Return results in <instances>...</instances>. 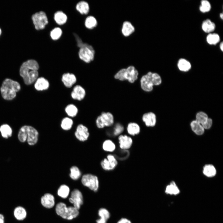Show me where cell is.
Returning <instances> with one entry per match:
<instances>
[{
	"mask_svg": "<svg viewBox=\"0 0 223 223\" xmlns=\"http://www.w3.org/2000/svg\"><path fill=\"white\" fill-rule=\"evenodd\" d=\"M0 131L3 137L7 138L11 136L12 130L11 127L7 124H3L0 127Z\"/></svg>",
	"mask_w": 223,
	"mask_h": 223,
	"instance_id": "obj_36",
	"label": "cell"
},
{
	"mask_svg": "<svg viewBox=\"0 0 223 223\" xmlns=\"http://www.w3.org/2000/svg\"><path fill=\"white\" fill-rule=\"evenodd\" d=\"M41 203L44 207L50 208L53 207L55 204V198L50 193H46L41 198Z\"/></svg>",
	"mask_w": 223,
	"mask_h": 223,
	"instance_id": "obj_19",
	"label": "cell"
},
{
	"mask_svg": "<svg viewBox=\"0 0 223 223\" xmlns=\"http://www.w3.org/2000/svg\"><path fill=\"white\" fill-rule=\"evenodd\" d=\"M190 126L193 131L198 135L203 134L204 129L202 125L196 120H193L190 123Z\"/></svg>",
	"mask_w": 223,
	"mask_h": 223,
	"instance_id": "obj_27",
	"label": "cell"
},
{
	"mask_svg": "<svg viewBox=\"0 0 223 223\" xmlns=\"http://www.w3.org/2000/svg\"><path fill=\"white\" fill-rule=\"evenodd\" d=\"M34 87L38 91H42L48 90L50 87L49 81L43 77L38 78L35 81Z\"/></svg>",
	"mask_w": 223,
	"mask_h": 223,
	"instance_id": "obj_18",
	"label": "cell"
},
{
	"mask_svg": "<svg viewBox=\"0 0 223 223\" xmlns=\"http://www.w3.org/2000/svg\"><path fill=\"white\" fill-rule=\"evenodd\" d=\"M4 222V217L2 215L0 214V223Z\"/></svg>",
	"mask_w": 223,
	"mask_h": 223,
	"instance_id": "obj_44",
	"label": "cell"
},
{
	"mask_svg": "<svg viewBox=\"0 0 223 223\" xmlns=\"http://www.w3.org/2000/svg\"><path fill=\"white\" fill-rule=\"evenodd\" d=\"M138 72L133 66H129L126 68L120 70L115 75L114 77L120 81L127 80L131 83H134L138 78Z\"/></svg>",
	"mask_w": 223,
	"mask_h": 223,
	"instance_id": "obj_4",
	"label": "cell"
},
{
	"mask_svg": "<svg viewBox=\"0 0 223 223\" xmlns=\"http://www.w3.org/2000/svg\"><path fill=\"white\" fill-rule=\"evenodd\" d=\"M70 192V189L68 186L65 185H61L58 190V195L61 197L65 199L69 195Z\"/></svg>",
	"mask_w": 223,
	"mask_h": 223,
	"instance_id": "obj_37",
	"label": "cell"
},
{
	"mask_svg": "<svg viewBox=\"0 0 223 223\" xmlns=\"http://www.w3.org/2000/svg\"><path fill=\"white\" fill-rule=\"evenodd\" d=\"M206 41L210 45H215L220 41L219 35L216 33H208L206 37Z\"/></svg>",
	"mask_w": 223,
	"mask_h": 223,
	"instance_id": "obj_34",
	"label": "cell"
},
{
	"mask_svg": "<svg viewBox=\"0 0 223 223\" xmlns=\"http://www.w3.org/2000/svg\"><path fill=\"white\" fill-rule=\"evenodd\" d=\"M114 122L113 115L109 112H103L98 116L96 120L97 127L102 129L105 127H109L112 125Z\"/></svg>",
	"mask_w": 223,
	"mask_h": 223,
	"instance_id": "obj_9",
	"label": "cell"
},
{
	"mask_svg": "<svg viewBox=\"0 0 223 223\" xmlns=\"http://www.w3.org/2000/svg\"><path fill=\"white\" fill-rule=\"evenodd\" d=\"M98 214L100 218L96 220L97 223H107V221L110 216L109 212L105 208H101L98 211Z\"/></svg>",
	"mask_w": 223,
	"mask_h": 223,
	"instance_id": "obj_25",
	"label": "cell"
},
{
	"mask_svg": "<svg viewBox=\"0 0 223 223\" xmlns=\"http://www.w3.org/2000/svg\"><path fill=\"white\" fill-rule=\"evenodd\" d=\"M54 18L55 22L59 25L65 24L68 19L67 15L61 11H58L55 13Z\"/></svg>",
	"mask_w": 223,
	"mask_h": 223,
	"instance_id": "obj_23",
	"label": "cell"
},
{
	"mask_svg": "<svg viewBox=\"0 0 223 223\" xmlns=\"http://www.w3.org/2000/svg\"><path fill=\"white\" fill-rule=\"evenodd\" d=\"M201 28L203 30L207 33H212L216 28L215 24L210 20L207 19L202 22Z\"/></svg>",
	"mask_w": 223,
	"mask_h": 223,
	"instance_id": "obj_21",
	"label": "cell"
},
{
	"mask_svg": "<svg viewBox=\"0 0 223 223\" xmlns=\"http://www.w3.org/2000/svg\"><path fill=\"white\" fill-rule=\"evenodd\" d=\"M119 146L120 149L124 150L129 149L133 144L132 138L126 135H120L118 138Z\"/></svg>",
	"mask_w": 223,
	"mask_h": 223,
	"instance_id": "obj_16",
	"label": "cell"
},
{
	"mask_svg": "<svg viewBox=\"0 0 223 223\" xmlns=\"http://www.w3.org/2000/svg\"><path fill=\"white\" fill-rule=\"evenodd\" d=\"M1 33H2V31H1V28H0V36L1 35Z\"/></svg>",
	"mask_w": 223,
	"mask_h": 223,
	"instance_id": "obj_47",
	"label": "cell"
},
{
	"mask_svg": "<svg viewBox=\"0 0 223 223\" xmlns=\"http://www.w3.org/2000/svg\"><path fill=\"white\" fill-rule=\"evenodd\" d=\"M98 24V21L96 18L92 15L87 16L85 19V27L90 29H93Z\"/></svg>",
	"mask_w": 223,
	"mask_h": 223,
	"instance_id": "obj_31",
	"label": "cell"
},
{
	"mask_svg": "<svg viewBox=\"0 0 223 223\" xmlns=\"http://www.w3.org/2000/svg\"><path fill=\"white\" fill-rule=\"evenodd\" d=\"M76 10L82 15H86L90 11V6L88 3L85 1H81L76 5Z\"/></svg>",
	"mask_w": 223,
	"mask_h": 223,
	"instance_id": "obj_22",
	"label": "cell"
},
{
	"mask_svg": "<svg viewBox=\"0 0 223 223\" xmlns=\"http://www.w3.org/2000/svg\"><path fill=\"white\" fill-rule=\"evenodd\" d=\"M103 169L106 171H111L115 169L118 164L116 158L112 154H109L106 158L102 160L100 163Z\"/></svg>",
	"mask_w": 223,
	"mask_h": 223,
	"instance_id": "obj_11",
	"label": "cell"
},
{
	"mask_svg": "<svg viewBox=\"0 0 223 223\" xmlns=\"http://www.w3.org/2000/svg\"><path fill=\"white\" fill-rule=\"evenodd\" d=\"M79 58L86 63H89L94 59L95 51L91 45L80 48L78 52Z\"/></svg>",
	"mask_w": 223,
	"mask_h": 223,
	"instance_id": "obj_7",
	"label": "cell"
},
{
	"mask_svg": "<svg viewBox=\"0 0 223 223\" xmlns=\"http://www.w3.org/2000/svg\"><path fill=\"white\" fill-rule=\"evenodd\" d=\"M196 120L203 126L208 121L209 118L207 114L202 112L198 113L196 115Z\"/></svg>",
	"mask_w": 223,
	"mask_h": 223,
	"instance_id": "obj_38",
	"label": "cell"
},
{
	"mask_svg": "<svg viewBox=\"0 0 223 223\" xmlns=\"http://www.w3.org/2000/svg\"><path fill=\"white\" fill-rule=\"evenodd\" d=\"M81 182L84 186L94 192L97 191L98 190L99 181L96 175L91 174H84L82 177Z\"/></svg>",
	"mask_w": 223,
	"mask_h": 223,
	"instance_id": "obj_8",
	"label": "cell"
},
{
	"mask_svg": "<svg viewBox=\"0 0 223 223\" xmlns=\"http://www.w3.org/2000/svg\"><path fill=\"white\" fill-rule=\"evenodd\" d=\"M135 31V27L130 21L125 20L123 22L121 32L124 36L126 37H129L134 33Z\"/></svg>",
	"mask_w": 223,
	"mask_h": 223,
	"instance_id": "obj_17",
	"label": "cell"
},
{
	"mask_svg": "<svg viewBox=\"0 0 223 223\" xmlns=\"http://www.w3.org/2000/svg\"><path fill=\"white\" fill-rule=\"evenodd\" d=\"M211 6L210 2L207 0H202L199 7V11L202 13H206L211 10Z\"/></svg>",
	"mask_w": 223,
	"mask_h": 223,
	"instance_id": "obj_41",
	"label": "cell"
},
{
	"mask_svg": "<svg viewBox=\"0 0 223 223\" xmlns=\"http://www.w3.org/2000/svg\"><path fill=\"white\" fill-rule=\"evenodd\" d=\"M74 134L76 138L81 142L86 141L90 135L88 128L82 124L77 126Z\"/></svg>",
	"mask_w": 223,
	"mask_h": 223,
	"instance_id": "obj_13",
	"label": "cell"
},
{
	"mask_svg": "<svg viewBox=\"0 0 223 223\" xmlns=\"http://www.w3.org/2000/svg\"><path fill=\"white\" fill-rule=\"evenodd\" d=\"M73 123V121L70 117H66L62 119L61 122L60 126L63 130L68 131L72 128Z\"/></svg>",
	"mask_w": 223,
	"mask_h": 223,
	"instance_id": "obj_32",
	"label": "cell"
},
{
	"mask_svg": "<svg viewBox=\"0 0 223 223\" xmlns=\"http://www.w3.org/2000/svg\"><path fill=\"white\" fill-rule=\"evenodd\" d=\"M62 34V29L59 27H57L53 29L50 32V36L51 38L54 40L59 39Z\"/></svg>",
	"mask_w": 223,
	"mask_h": 223,
	"instance_id": "obj_40",
	"label": "cell"
},
{
	"mask_svg": "<svg viewBox=\"0 0 223 223\" xmlns=\"http://www.w3.org/2000/svg\"><path fill=\"white\" fill-rule=\"evenodd\" d=\"M69 201L73 204L75 208L78 210L83 203V197L81 192L78 189H74L71 193Z\"/></svg>",
	"mask_w": 223,
	"mask_h": 223,
	"instance_id": "obj_12",
	"label": "cell"
},
{
	"mask_svg": "<svg viewBox=\"0 0 223 223\" xmlns=\"http://www.w3.org/2000/svg\"><path fill=\"white\" fill-rule=\"evenodd\" d=\"M81 172L77 166H73L70 168L69 176L72 180H78L81 177Z\"/></svg>",
	"mask_w": 223,
	"mask_h": 223,
	"instance_id": "obj_39",
	"label": "cell"
},
{
	"mask_svg": "<svg viewBox=\"0 0 223 223\" xmlns=\"http://www.w3.org/2000/svg\"><path fill=\"white\" fill-rule=\"evenodd\" d=\"M220 48L221 50L223 51V42H221L220 45Z\"/></svg>",
	"mask_w": 223,
	"mask_h": 223,
	"instance_id": "obj_45",
	"label": "cell"
},
{
	"mask_svg": "<svg viewBox=\"0 0 223 223\" xmlns=\"http://www.w3.org/2000/svg\"><path fill=\"white\" fill-rule=\"evenodd\" d=\"M102 148L103 149L106 151L112 152L116 149V146L112 140L107 139L103 142Z\"/></svg>",
	"mask_w": 223,
	"mask_h": 223,
	"instance_id": "obj_35",
	"label": "cell"
},
{
	"mask_svg": "<svg viewBox=\"0 0 223 223\" xmlns=\"http://www.w3.org/2000/svg\"><path fill=\"white\" fill-rule=\"evenodd\" d=\"M61 81L65 87L70 88L76 83L77 78L74 74L71 73L66 72L62 75Z\"/></svg>",
	"mask_w": 223,
	"mask_h": 223,
	"instance_id": "obj_15",
	"label": "cell"
},
{
	"mask_svg": "<svg viewBox=\"0 0 223 223\" xmlns=\"http://www.w3.org/2000/svg\"><path fill=\"white\" fill-rule=\"evenodd\" d=\"M32 19L35 28L37 30L44 29L48 23L47 15L44 11H39L33 14Z\"/></svg>",
	"mask_w": 223,
	"mask_h": 223,
	"instance_id": "obj_6",
	"label": "cell"
},
{
	"mask_svg": "<svg viewBox=\"0 0 223 223\" xmlns=\"http://www.w3.org/2000/svg\"><path fill=\"white\" fill-rule=\"evenodd\" d=\"M86 95L85 89L79 85H75L71 93L72 98L75 100L81 101L83 99Z\"/></svg>",
	"mask_w": 223,
	"mask_h": 223,
	"instance_id": "obj_14",
	"label": "cell"
},
{
	"mask_svg": "<svg viewBox=\"0 0 223 223\" xmlns=\"http://www.w3.org/2000/svg\"><path fill=\"white\" fill-rule=\"evenodd\" d=\"M14 214L15 218L19 221L23 220L26 216V212L23 207L18 206L16 208L14 211Z\"/></svg>",
	"mask_w": 223,
	"mask_h": 223,
	"instance_id": "obj_30",
	"label": "cell"
},
{
	"mask_svg": "<svg viewBox=\"0 0 223 223\" xmlns=\"http://www.w3.org/2000/svg\"><path fill=\"white\" fill-rule=\"evenodd\" d=\"M20 89V84L17 81L10 79H6L0 88L2 98L7 100H11L16 96V93Z\"/></svg>",
	"mask_w": 223,
	"mask_h": 223,
	"instance_id": "obj_2",
	"label": "cell"
},
{
	"mask_svg": "<svg viewBox=\"0 0 223 223\" xmlns=\"http://www.w3.org/2000/svg\"><path fill=\"white\" fill-rule=\"evenodd\" d=\"M65 111L69 117L76 116L78 112V109L77 106L73 104L68 105L65 108Z\"/></svg>",
	"mask_w": 223,
	"mask_h": 223,
	"instance_id": "obj_29",
	"label": "cell"
},
{
	"mask_svg": "<svg viewBox=\"0 0 223 223\" xmlns=\"http://www.w3.org/2000/svg\"><path fill=\"white\" fill-rule=\"evenodd\" d=\"M127 130L129 134L133 136L139 133L140 128L138 124L135 122H130L127 125Z\"/></svg>",
	"mask_w": 223,
	"mask_h": 223,
	"instance_id": "obj_24",
	"label": "cell"
},
{
	"mask_svg": "<svg viewBox=\"0 0 223 223\" xmlns=\"http://www.w3.org/2000/svg\"><path fill=\"white\" fill-rule=\"evenodd\" d=\"M177 66L181 71L187 72L191 68L190 63L188 60L184 58H181L178 61Z\"/></svg>",
	"mask_w": 223,
	"mask_h": 223,
	"instance_id": "obj_28",
	"label": "cell"
},
{
	"mask_svg": "<svg viewBox=\"0 0 223 223\" xmlns=\"http://www.w3.org/2000/svg\"><path fill=\"white\" fill-rule=\"evenodd\" d=\"M117 223H132L129 219L126 218H122Z\"/></svg>",
	"mask_w": 223,
	"mask_h": 223,
	"instance_id": "obj_43",
	"label": "cell"
},
{
	"mask_svg": "<svg viewBox=\"0 0 223 223\" xmlns=\"http://www.w3.org/2000/svg\"><path fill=\"white\" fill-rule=\"evenodd\" d=\"M39 64L36 60L29 59L22 64L20 74L26 85H30L35 82L38 78Z\"/></svg>",
	"mask_w": 223,
	"mask_h": 223,
	"instance_id": "obj_1",
	"label": "cell"
},
{
	"mask_svg": "<svg viewBox=\"0 0 223 223\" xmlns=\"http://www.w3.org/2000/svg\"><path fill=\"white\" fill-rule=\"evenodd\" d=\"M140 85L142 89L146 92H150L155 85L154 73L148 72L143 75L140 79Z\"/></svg>",
	"mask_w": 223,
	"mask_h": 223,
	"instance_id": "obj_10",
	"label": "cell"
},
{
	"mask_svg": "<svg viewBox=\"0 0 223 223\" xmlns=\"http://www.w3.org/2000/svg\"><path fill=\"white\" fill-rule=\"evenodd\" d=\"M220 18H221V19L222 20V19H223V14L222 13H221L220 14Z\"/></svg>",
	"mask_w": 223,
	"mask_h": 223,
	"instance_id": "obj_46",
	"label": "cell"
},
{
	"mask_svg": "<svg viewBox=\"0 0 223 223\" xmlns=\"http://www.w3.org/2000/svg\"><path fill=\"white\" fill-rule=\"evenodd\" d=\"M124 126L120 123L116 124L114 128L113 134L115 136L120 134L124 131Z\"/></svg>",
	"mask_w": 223,
	"mask_h": 223,
	"instance_id": "obj_42",
	"label": "cell"
},
{
	"mask_svg": "<svg viewBox=\"0 0 223 223\" xmlns=\"http://www.w3.org/2000/svg\"><path fill=\"white\" fill-rule=\"evenodd\" d=\"M38 133L34 127L28 125L22 126L20 129L18 134L19 140L24 142L27 138L28 144L33 145L37 143L38 141Z\"/></svg>",
	"mask_w": 223,
	"mask_h": 223,
	"instance_id": "obj_3",
	"label": "cell"
},
{
	"mask_svg": "<svg viewBox=\"0 0 223 223\" xmlns=\"http://www.w3.org/2000/svg\"><path fill=\"white\" fill-rule=\"evenodd\" d=\"M142 120L147 127H153L156 124V115L151 112L144 113L142 116Z\"/></svg>",
	"mask_w": 223,
	"mask_h": 223,
	"instance_id": "obj_20",
	"label": "cell"
},
{
	"mask_svg": "<svg viewBox=\"0 0 223 223\" xmlns=\"http://www.w3.org/2000/svg\"><path fill=\"white\" fill-rule=\"evenodd\" d=\"M55 211L57 215L63 219L71 220L76 217L79 215L77 209L74 207H67L64 203H58L55 207Z\"/></svg>",
	"mask_w": 223,
	"mask_h": 223,
	"instance_id": "obj_5",
	"label": "cell"
},
{
	"mask_svg": "<svg viewBox=\"0 0 223 223\" xmlns=\"http://www.w3.org/2000/svg\"><path fill=\"white\" fill-rule=\"evenodd\" d=\"M203 173L206 176L212 177L215 176L216 173L215 167L211 164L205 165L203 167Z\"/></svg>",
	"mask_w": 223,
	"mask_h": 223,
	"instance_id": "obj_26",
	"label": "cell"
},
{
	"mask_svg": "<svg viewBox=\"0 0 223 223\" xmlns=\"http://www.w3.org/2000/svg\"><path fill=\"white\" fill-rule=\"evenodd\" d=\"M165 192L167 194L176 195L180 193V190L174 181H172L166 187Z\"/></svg>",
	"mask_w": 223,
	"mask_h": 223,
	"instance_id": "obj_33",
	"label": "cell"
}]
</instances>
